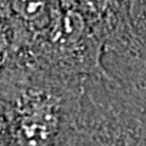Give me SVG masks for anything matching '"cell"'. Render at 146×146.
<instances>
[{
    "mask_svg": "<svg viewBox=\"0 0 146 146\" xmlns=\"http://www.w3.org/2000/svg\"><path fill=\"white\" fill-rule=\"evenodd\" d=\"M60 5L61 0H1L10 40L7 54L28 46L51 23Z\"/></svg>",
    "mask_w": 146,
    "mask_h": 146,
    "instance_id": "obj_5",
    "label": "cell"
},
{
    "mask_svg": "<svg viewBox=\"0 0 146 146\" xmlns=\"http://www.w3.org/2000/svg\"><path fill=\"white\" fill-rule=\"evenodd\" d=\"M104 63L55 146H146V57L106 52Z\"/></svg>",
    "mask_w": 146,
    "mask_h": 146,
    "instance_id": "obj_1",
    "label": "cell"
},
{
    "mask_svg": "<svg viewBox=\"0 0 146 146\" xmlns=\"http://www.w3.org/2000/svg\"><path fill=\"white\" fill-rule=\"evenodd\" d=\"M7 55L85 83L105 72L106 46L78 11L61 3L51 23L28 46Z\"/></svg>",
    "mask_w": 146,
    "mask_h": 146,
    "instance_id": "obj_3",
    "label": "cell"
},
{
    "mask_svg": "<svg viewBox=\"0 0 146 146\" xmlns=\"http://www.w3.org/2000/svg\"><path fill=\"white\" fill-rule=\"evenodd\" d=\"M84 84L7 55L0 70L7 146L56 145L76 115Z\"/></svg>",
    "mask_w": 146,
    "mask_h": 146,
    "instance_id": "obj_2",
    "label": "cell"
},
{
    "mask_svg": "<svg viewBox=\"0 0 146 146\" xmlns=\"http://www.w3.org/2000/svg\"><path fill=\"white\" fill-rule=\"evenodd\" d=\"M130 52L146 57V0H129Z\"/></svg>",
    "mask_w": 146,
    "mask_h": 146,
    "instance_id": "obj_6",
    "label": "cell"
},
{
    "mask_svg": "<svg viewBox=\"0 0 146 146\" xmlns=\"http://www.w3.org/2000/svg\"><path fill=\"white\" fill-rule=\"evenodd\" d=\"M10 49V40H9V32L5 16L1 10L0 4V60H5Z\"/></svg>",
    "mask_w": 146,
    "mask_h": 146,
    "instance_id": "obj_7",
    "label": "cell"
},
{
    "mask_svg": "<svg viewBox=\"0 0 146 146\" xmlns=\"http://www.w3.org/2000/svg\"><path fill=\"white\" fill-rule=\"evenodd\" d=\"M77 10L104 42L106 52L131 50L129 0H61Z\"/></svg>",
    "mask_w": 146,
    "mask_h": 146,
    "instance_id": "obj_4",
    "label": "cell"
}]
</instances>
